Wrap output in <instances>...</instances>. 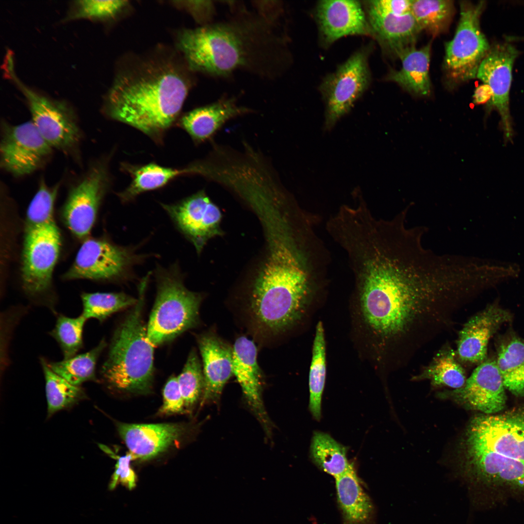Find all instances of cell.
Instances as JSON below:
<instances>
[{"mask_svg":"<svg viewBox=\"0 0 524 524\" xmlns=\"http://www.w3.org/2000/svg\"><path fill=\"white\" fill-rule=\"evenodd\" d=\"M426 230L398 220L356 271L363 318L380 336L400 340L440 307L473 292L478 276L474 259L425 248Z\"/></svg>","mask_w":524,"mask_h":524,"instance_id":"1","label":"cell"},{"mask_svg":"<svg viewBox=\"0 0 524 524\" xmlns=\"http://www.w3.org/2000/svg\"><path fill=\"white\" fill-rule=\"evenodd\" d=\"M260 16L244 14L220 23L186 30L179 45L193 69L215 76L244 70L273 78L288 58L284 38Z\"/></svg>","mask_w":524,"mask_h":524,"instance_id":"2","label":"cell"},{"mask_svg":"<svg viewBox=\"0 0 524 524\" xmlns=\"http://www.w3.org/2000/svg\"><path fill=\"white\" fill-rule=\"evenodd\" d=\"M288 239L274 240L261 275L242 310L256 339L276 340L303 314L310 292L311 273Z\"/></svg>","mask_w":524,"mask_h":524,"instance_id":"3","label":"cell"},{"mask_svg":"<svg viewBox=\"0 0 524 524\" xmlns=\"http://www.w3.org/2000/svg\"><path fill=\"white\" fill-rule=\"evenodd\" d=\"M190 85L173 64L151 62L117 78L106 98L103 112L110 119L160 143L177 120Z\"/></svg>","mask_w":524,"mask_h":524,"instance_id":"4","label":"cell"},{"mask_svg":"<svg viewBox=\"0 0 524 524\" xmlns=\"http://www.w3.org/2000/svg\"><path fill=\"white\" fill-rule=\"evenodd\" d=\"M149 275L138 287L135 304L116 329L101 375L108 387L139 394L150 392L152 385L153 347L143 319Z\"/></svg>","mask_w":524,"mask_h":524,"instance_id":"5","label":"cell"},{"mask_svg":"<svg viewBox=\"0 0 524 524\" xmlns=\"http://www.w3.org/2000/svg\"><path fill=\"white\" fill-rule=\"evenodd\" d=\"M14 66L13 56H7L5 74L24 95L31 120L40 134L53 149L79 161L83 136L74 110L66 102L50 99L26 86L15 74Z\"/></svg>","mask_w":524,"mask_h":524,"instance_id":"6","label":"cell"},{"mask_svg":"<svg viewBox=\"0 0 524 524\" xmlns=\"http://www.w3.org/2000/svg\"><path fill=\"white\" fill-rule=\"evenodd\" d=\"M155 302L147 327L154 346L169 342L196 326L201 296L188 290L175 271L158 275Z\"/></svg>","mask_w":524,"mask_h":524,"instance_id":"7","label":"cell"},{"mask_svg":"<svg viewBox=\"0 0 524 524\" xmlns=\"http://www.w3.org/2000/svg\"><path fill=\"white\" fill-rule=\"evenodd\" d=\"M460 18L453 38L445 45L443 70L454 85L476 77L479 66L490 46L480 27L485 2L460 1Z\"/></svg>","mask_w":524,"mask_h":524,"instance_id":"8","label":"cell"},{"mask_svg":"<svg viewBox=\"0 0 524 524\" xmlns=\"http://www.w3.org/2000/svg\"><path fill=\"white\" fill-rule=\"evenodd\" d=\"M372 48L368 45L357 50L323 79L319 89L325 106V131H331L368 88Z\"/></svg>","mask_w":524,"mask_h":524,"instance_id":"9","label":"cell"},{"mask_svg":"<svg viewBox=\"0 0 524 524\" xmlns=\"http://www.w3.org/2000/svg\"><path fill=\"white\" fill-rule=\"evenodd\" d=\"M111 182L108 159H102L90 163L71 185L63 215L67 227L77 237L83 238L89 233Z\"/></svg>","mask_w":524,"mask_h":524,"instance_id":"10","label":"cell"},{"mask_svg":"<svg viewBox=\"0 0 524 524\" xmlns=\"http://www.w3.org/2000/svg\"><path fill=\"white\" fill-rule=\"evenodd\" d=\"M53 150L31 120L16 125L1 120L0 166L12 176L23 177L42 168Z\"/></svg>","mask_w":524,"mask_h":524,"instance_id":"11","label":"cell"},{"mask_svg":"<svg viewBox=\"0 0 524 524\" xmlns=\"http://www.w3.org/2000/svg\"><path fill=\"white\" fill-rule=\"evenodd\" d=\"M60 245V233L54 220L28 227L22 266L23 287L28 295L37 296L50 288Z\"/></svg>","mask_w":524,"mask_h":524,"instance_id":"12","label":"cell"},{"mask_svg":"<svg viewBox=\"0 0 524 524\" xmlns=\"http://www.w3.org/2000/svg\"><path fill=\"white\" fill-rule=\"evenodd\" d=\"M462 447L496 453L524 462V418L484 414L475 417L466 432Z\"/></svg>","mask_w":524,"mask_h":524,"instance_id":"13","label":"cell"},{"mask_svg":"<svg viewBox=\"0 0 524 524\" xmlns=\"http://www.w3.org/2000/svg\"><path fill=\"white\" fill-rule=\"evenodd\" d=\"M139 256L132 250L105 240L89 239L80 248L64 276L66 279L113 280L126 274Z\"/></svg>","mask_w":524,"mask_h":524,"instance_id":"14","label":"cell"},{"mask_svg":"<svg viewBox=\"0 0 524 524\" xmlns=\"http://www.w3.org/2000/svg\"><path fill=\"white\" fill-rule=\"evenodd\" d=\"M519 54L509 43L495 44L490 47L476 75L492 91V103L500 115L505 139L508 141H511L513 136L509 107L512 70Z\"/></svg>","mask_w":524,"mask_h":524,"instance_id":"15","label":"cell"},{"mask_svg":"<svg viewBox=\"0 0 524 524\" xmlns=\"http://www.w3.org/2000/svg\"><path fill=\"white\" fill-rule=\"evenodd\" d=\"M162 206L198 252L209 239L221 233V213L203 190L174 204Z\"/></svg>","mask_w":524,"mask_h":524,"instance_id":"16","label":"cell"},{"mask_svg":"<svg viewBox=\"0 0 524 524\" xmlns=\"http://www.w3.org/2000/svg\"><path fill=\"white\" fill-rule=\"evenodd\" d=\"M314 17L320 41L325 48L347 36L372 37L364 5L360 1H319L314 8Z\"/></svg>","mask_w":524,"mask_h":524,"instance_id":"17","label":"cell"},{"mask_svg":"<svg viewBox=\"0 0 524 524\" xmlns=\"http://www.w3.org/2000/svg\"><path fill=\"white\" fill-rule=\"evenodd\" d=\"M505 389L495 359H487L475 369L464 386L450 395L466 408L491 415L504 409Z\"/></svg>","mask_w":524,"mask_h":524,"instance_id":"18","label":"cell"},{"mask_svg":"<svg viewBox=\"0 0 524 524\" xmlns=\"http://www.w3.org/2000/svg\"><path fill=\"white\" fill-rule=\"evenodd\" d=\"M512 318L510 312L496 303L474 315L458 334L457 354L462 362L479 364L487 359L490 339Z\"/></svg>","mask_w":524,"mask_h":524,"instance_id":"19","label":"cell"},{"mask_svg":"<svg viewBox=\"0 0 524 524\" xmlns=\"http://www.w3.org/2000/svg\"><path fill=\"white\" fill-rule=\"evenodd\" d=\"M466 475L486 485L524 491V462L489 451L462 447Z\"/></svg>","mask_w":524,"mask_h":524,"instance_id":"20","label":"cell"},{"mask_svg":"<svg viewBox=\"0 0 524 524\" xmlns=\"http://www.w3.org/2000/svg\"><path fill=\"white\" fill-rule=\"evenodd\" d=\"M232 368L246 402L268 434L271 423L262 398V377L257 349L254 342L246 336L237 337L232 346Z\"/></svg>","mask_w":524,"mask_h":524,"instance_id":"21","label":"cell"},{"mask_svg":"<svg viewBox=\"0 0 524 524\" xmlns=\"http://www.w3.org/2000/svg\"><path fill=\"white\" fill-rule=\"evenodd\" d=\"M364 5L372 37L385 53L399 58L415 47L422 30L411 13L396 15L376 9L366 2Z\"/></svg>","mask_w":524,"mask_h":524,"instance_id":"22","label":"cell"},{"mask_svg":"<svg viewBox=\"0 0 524 524\" xmlns=\"http://www.w3.org/2000/svg\"><path fill=\"white\" fill-rule=\"evenodd\" d=\"M197 343L204 379L202 403L217 402L225 385L233 375L232 346L210 331L198 336Z\"/></svg>","mask_w":524,"mask_h":524,"instance_id":"23","label":"cell"},{"mask_svg":"<svg viewBox=\"0 0 524 524\" xmlns=\"http://www.w3.org/2000/svg\"><path fill=\"white\" fill-rule=\"evenodd\" d=\"M117 429L136 458L148 460L164 452L183 434L184 426L175 423H119Z\"/></svg>","mask_w":524,"mask_h":524,"instance_id":"24","label":"cell"},{"mask_svg":"<svg viewBox=\"0 0 524 524\" xmlns=\"http://www.w3.org/2000/svg\"><path fill=\"white\" fill-rule=\"evenodd\" d=\"M252 112L237 104L233 98H223L184 115L178 124L196 144L211 140L229 120Z\"/></svg>","mask_w":524,"mask_h":524,"instance_id":"25","label":"cell"},{"mask_svg":"<svg viewBox=\"0 0 524 524\" xmlns=\"http://www.w3.org/2000/svg\"><path fill=\"white\" fill-rule=\"evenodd\" d=\"M430 52V43L420 49L413 47L406 50L399 58L402 63L400 69L390 70L385 80L395 82L414 96L428 97L431 93Z\"/></svg>","mask_w":524,"mask_h":524,"instance_id":"26","label":"cell"},{"mask_svg":"<svg viewBox=\"0 0 524 524\" xmlns=\"http://www.w3.org/2000/svg\"><path fill=\"white\" fill-rule=\"evenodd\" d=\"M121 168L132 180L129 186L118 194L123 202L132 200L144 192L160 188L178 177L197 174L195 162L180 168L165 167L152 163L143 165L124 163Z\"/></svg>","mask_w":524,"mask_h":524,"instance_id":"27","label":"cell"},{"mask_svg":"<svg viewBox=\"0 0 524 524\" xmlns=\"http://www.w3.org/2000/svg\"><path fill=\"white\" fill-rule=\"evenodd\" d=\"M335 484L344 524H368L374 512L373 503L361 487L353 465L335 478Z\"/></svg>","mask_w":524,"mask_h":524,"instance_id":"28","label":"cell"},{"mask_svg":"<svg viewBox=\"0 0 524 524\" xmlns=\"http://www.w3.org/2000/svg\"><path fill=\"white\" fill-rule=\"evenodd\" d=\"M495 361L505 388L516 396L524 395V338L514 333L502 338Z\"/></svg>","mask_w":524,"mask_h":524,"instance_id":"29","label":"cell"},{"mask_svg":"<svg viewBox=\"0 0 524 524\" xmlns=\"http://www.w3.org/2000/svg\"><path fill=\"white\" fill-rule=\"evenodd\" d=\"M310 456L316 466L335 478L352 465L348 460L346 448L328 434L320 431L314 432Z\"/></svg>","mask_w":524,"mask_h":524,"instance_id":"30","label":"cell"},{"mask_svg":"<svg viewBox=\"0 0 524 524\" xmlns=\"http://www.w3.org/2000/svg\"><path fill=\"white\" fill-rule=\"evenodd\" d=\"M40 362L45 380L48 417L86 399V393L81 386L74 385L55 373L44 358L40 359Z\"/></svg>","mask_w":524,"mask_h":524,"instance_id":"31","label":"cell"},{"mask_svg":"<svg viewBox=\"0 0 524 524\" xmlns=\"http://www.w3.org/2000/svg\"><path fill=\"white\" fill-rule=\"evenodd\" d=\"M106 346V343L103 339L86 352L61 361H47L48 364L59 376L74 385L81 386L85 382L97 380V361Z\"/></svg>","mask_w":524,"mask_h":524,"instance_id":"32","label":"cell"},{"mask_svg":"<svg viewBox=\"0 0 524 524\" xmlns=\"http://www.w3.org/2000/svg\"><path fill=\"white\" fill-rule=\"evenodd\" d=\"M324 334L323 324L319 322L315 329L309 378V409L313 418L317 421H319L321 417V401L326 377Z\"/></svg>","mask_w":524,"mask_h":524,"instance_id":"33","label":"cell"},{"mask_svg":"<svg viewBox=\"0 0 524 524\" xmlns=\"http://www.w3.org/2000/svg\"><path fill=\"white\" fill-rule=\"evenodd\" d=\"M454 10L450 0H411L410 13L422 30L433 36L446 31Z\"/></svg>","mask_w":524,"mask_h":524,"instance_id":"34","label":"cell"},{"mask_svg":"<svg viewBox=\"0 0 524 524\" xmlns=\"http://www.w3.org/2000/svg\"><path fill=\"white\" fill-rule=\"evenodd\" d=\"M418 379H427L434 386H447L459 389L466 380L464 370L456 360L455 353L451 349L444 350L435 357L418 377Z\"/></svg>","mask_w":524,"mask_h":524,"instance_id":"35","label":"cell"},{"mask_svg":"<svg viewBox=\"0 0 524 524\" xmlns=\"http://www.w3.org/2000/svg\"><path fill=\"white\" fill-rule=\"evenodd\" d=\"M82 315L103 322L113 313L132 307L137 298L124 293H84L81 295Z\"/></svg>","mask_w":524,"mask_h":524,"instance_id":"36","label":"cell"},{"mask_svg":"<svg viewBox=\"0 0 524 524\" xmlns=\"http://www.w3.org/2000/svg\"><path fill=\"white\" fill-rule=\"evenodd\" d=\"M87 319L82 314L70 317L59 314L50 336L58 343L64 359L77 354L83 346V328Z\"/></svg>","mask_w":524,"mask_h":524,"instance_id":"37","label":"cell"},{"mask_svg":"<svg viewBox=\"0 0 524 524\" xmlns=\"http://www.w3.org/2000/svg\"><path fill=\"white\" fill-rule=\"evenodd\" d=\"M177 378L186 409L190 410L202 398L204 387L203 368L195 350L190 353Z\"/></svg>","mask_w":524,"mask_h":524,"instance_id":"38","label":"cell"},{"mask_svg":"<svg viewBox=\"0 0 524 524\" xmlns=\"http://www.w3.org/2000/svg\"><path fill=\"white\" fill-rule=\"evenodd\" d=\"M61 182L49 186L44 178L39 181L38 189L31 200L27 213L28 227L49 223L53 220L55 199Z\"/></svg>","mask_w":524,"mask_h":524,"instance_id":"39","label":"cell"},{"mask_svg":"<svg viewBox=\"0 0 524 524\" xmlns=\"http://www.w3.org/2000/svg\"><path fill=\"white\" fill-rule=\"evenodd\" d=\"M126 0H90L76 1L72 18L103 19L112 17L128 4Z\"/></svg>","mask_w":524,"mask_h":524,"instance_id":"40","label":"cell"},{"mask_svg":"<svg viewBox=\"0 0 524 524\" xmlns=\"http://www.w3.org/2000/svg\"><path fill=\"white\" fill-rule=\"evenodd\" d=\"M100 448L116 460L115 471L112 475L109 488L114 490L120 483L129 490L135 488L136 485V476L131 468V460L136 458L135 456L130 452L125 456L116 455L106 446L100 444Z\"/></svg>","mask_w":524,"mask_h":524,"instance_id":"41","label":"cell"},{"mask_svg":"<svg viewBox=\"0 0 524 524\" xmlns=\"http://www.w3.org/2000/svg\"><path fill=\"white\" fill-rule=\"evenodd\" d=\"M186 411L178 378L171 377L163 390V404L159 410L161 414L182 413Z\"/></svg>","mask_w":524,"mask_h":524,"instance_id":"42","label":"cell"},{"mask_svg":"<svg viewBox=\"0 0 524 524\" xmlns=\"http://www.w3.org/2000/svg\"><path fill=\"white\" fill-rule=\"evenodd\" d=\"M378 10L396 15L410 13L411 0H376L365 1Z\"/></svg>","mask_w":524,"mask_h":524,"instance_id":"43","label":"cell"},{"mask_svg":"<svg viewBox=\"0 0 524 524\" xmlns=\"http://www.w3.org/2000/svg\"><path fill=\"white\" fill-rule=\"evenodd\" d=\"M183 4L199 21L208 22L215 13V7L212 1H188Z\"/></svg>","mask_w":524,"mask_h":524,"instance_id":"44","label":"cell"},{"mask_svg":"<svg viewBox=\"0 0 524 524\" xmlns=\"http://www.w3.org/2000/svg\"><path fill=\"white\" fill-rule=\"evenodd\" d=\"M492 97V92L490 87L486 84L478 86L475 91L473 98L474 102L477 105L483 104Z\"/></svg>","mask_w":524,"mask_h":524,"instance_id":"45","label":"cell"}]
</instances>
